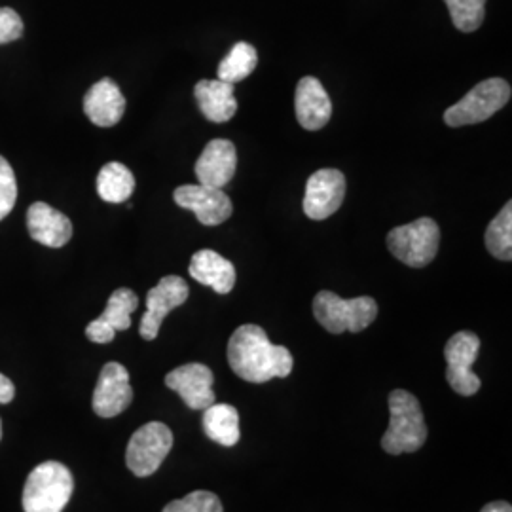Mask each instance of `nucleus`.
<instances>
[{"label": "nucleus", "instance_id": "nucleus-1", "mask_svg": "<svg viewBox=\"0 0 512 512\" xmlns=\"http://www.w3.org/2000/svg\"><path fill=\"white\" fill-rule=\"evenodd\" d=\"M228 365L249 384H266L293 372V353L275 346L258 325H241L228 342Z\"/></svg>", "mask_w": 512, "mask_h": 512}, {"label": "nucleus", "instance_id": "nucleus-2", "mask_svg": "<svg viewBox=\"0 0 512 512\" xmlns=\"http://www.w3.org/2000/svg\"><path fill=\"white\" fill-rule=\"evenodd\" d=\"M427 440V425L420 401L404 391L395 389L389 395V427L382 437V448L391 456L418 452Z\"/></svg>", "mask_w": 512, "mask_h": 512}, {"label": "nucleus", "instance_id": "nucleus-3", "mask_svg": "<svg viewBox=\"0 0 512 512\" xmlns=\"http://www.w3.org/2000/svg\"><path fill=\"white\" fill-rule=\"evenodd\" d=\"M74 478L69 467L59 461H46L27 476L23 488V511L61 512L73 497Z\"/></svg>", "mask_w": 512, "mask_h": 512}, {"label": "nucleus", "instance_id": "nucleus-4", "mask_svg": "<svg viewBox=\"0 0 512 512\" xmlns=\"http://www.w3.org/2000/svg\"><path fill=\"white\" fill-rule=\"evenodd\" d=\"M313 315L330 334H342L346 330L361 332L376 321L378 304L370 296L346 300L330 291H321L313 300Z\"/></svg>", "mask_w": 512, "mask_h": 512}, {"label": "nucleus", "instance_id": "nucleus-5", "mask_svg": "<svg viewBox=\"0 0 512 512\" xmlns=\"http://www.w3.org/2000/svg\"><path fill=\"white\" fill-rule=\"evenodd\" d=\"M439 245V224L429 217L393 228L387 234L391 255L410 268H423L433 262L439 253Z\"/></svg>", "mask_w": 512, "mask_h": 512}, {"label": "nucleus", "instance_id": "nucleus-6", "mask_svg": "<svg viewBox=\"0 0 512 512\" xmlns=\"http://www.w3.org/2000/svg\"><path fill=\"white\" fill-rule=\"evenodd\" d=\"M511 99V86L503 78H490L476 84L471 92L459 99L454 107L444 112V124L450 128H461L480 124L492 118Z\"/></svg>", "mask_w": 512, "mask_h": 512}, {"label": "nucleus", "instance_id": "nucleus-7", "mask_svg": "<svg viewBox=\"0 0 512 512\" xmlns=\"http://www.w3.org/2000/svg\"><path fill=\"white\" fill-rule=\"evenodd\" d=\"M173 448V433L162 421H150L129 439L126 463L139 478L154 475Z\"/></svg>", "mask_w": 512, "mask_h": 512}, {"label": "nucleus", "instance_id": "nucleus-8", "mask_svg": "<svg viewBox=\"0 0 512 512\" xmlns=\"http://www.w3.org/2000/svg\"><path fill=\"white\" fill-rule=\"evenodd\" d=\"M480 349V338L475 332L461 330L454 334L446 348H444V357H446V380L452 385V389L461 395V397H473L480 389V378L473 372V363L478 357Z\"/></svg>", "mask_w": 512, "mask_h": 512}, {"label": "nucleus", "instance_id": "nucleus-9", "mask_svg": "<svg viewBox=\"0 0 512 512\" xmlns=\"http://www.w3.org/2000/svg\"><path fill=\"white\" fill-rule=\"evenodd\" d=\"M346 198V177L338 169H319L306 183L304 213L311 220L332 217Z\"/></svg>", "mask_w": 512, "mask_h": 512}, {"label": "nucleus", "instance_id": "nucleus-10", "mask_svg": "<svg viewBox=\"0 0 512 512\" xmlns=\"http://www.w3.org/2000/svg\"><path fill=\"white\" fill-rule=\"evenodd\" d=\"M190 289L183 277L179 275H165L164 279L150 289L147 294V311L141 319L139 332L145 340H156L160 334V327L164 323L169 311L183 306L188 300Z\"/></svg>", "mask_w": 512, "mask_h": 512}, {"label": "nucleus", "instance_id": "nucleus-11", "mask_svg": "<svg viewBox=\"0 0 512 512\" xmlns=\"http://www.w3.org/2000/svg\"><path fill=\"white\" fill-rule=\"evenodd\" d=\"M173 200L192 211L203 226H219L232 217V200L222 192V188H209L203 184H184L173 194Z\"/></svg>", "mask_w": 512, "mask_h": 512}, {"label": "nucleus", "instance_id": "nucleus-12", "mask_svg": "<svg viewBox=\"0 0 512 512\" xmlns=\"http://www.w3.org/2000/svg\"><path fill=\"white\" fill-rule=\"evenodd\" d=\"M131 401L133 389L129 384L128 368L120 363H107L93 391V412L99 418H116L128 410Z\"/></svg>", "mask_w": 512, "mask_h": 512}, {"label": "nucleus", "instance_id": "nucleus-13", "mask_svg": "<svg viewBox=\"0 0 512 512\" xmlns=\"http://www.w3.org/2000/svg\"><path fill=\"white\" fill-rule=\"evenodd\" d=\"M213 370L202 363H190L171 370L165 376V385L179 393L184 404L192 410H205L215 403Z\"/></svg>", "mask_w": 512, "mask_h": 512}, {"label": "nucleus", "instance_id": "nucleus-14", "mask_svg": "<svg viewBox=\"0 0 512 512\" xmlns=\"http://www.w3.org/2000/svg\"><path fill=\"white\" fill-rule=\"evenodd\" d=\"M139 306V296L131 289H116L110 294L109 304L101 317L86 327V336L93 344H110L120 330L131 327V313Z\"/></svg>", "mask_w": 512, "mask_h": 512}, {"label": "nucleus", "instance_id": "nucleus-15", "mask_svg": "<svg viewBox=\"0 0 512 512\" xmlns=\"http://www.w3.org/2000/svg\"><path fill=\"white\" fill-rule=\"evenodd\" d=\"M294 110L298 124L308 131L323 129L332 116L329 93L315 76H304L294 93Z\"/></svg>", "mask_w": 512, "mask_h": 512}, {"label": "nucleus", "instance_id": "nucleus-16", "mask_svg": "<svg viewBox=\"0 0 512 512\" xmlns=\"http://www.w3.org/2000/svg\"><path fill=\"white\" fill-rule=\"evenodd\" d=\"M238 152L228 139H213L196 162V177L203 186L224 188L236 175Z\"/></svg>", "mask_w": 512, "mask_h": 512}, {"label": "nucleus", "instance_id": "nucleus-17", "mask_svg": "<svg viewBox=\"0 0 512 512\" xmlns=\"http://www.w3.org/2000/svg\"><path fill=\"white\" fill-rule=\"evenodd\" d=\"M27 230L31 238L52 249L67 245L73 238V222L69 217L44 202L33 203L29 207Z\"/></svg>", "mask_w": 512, "mask_h": 512}, {"label": "nucleus", "instance_id": "nucleus-18", "mask_svg": "<svg viewBox=\"0 0 512 512\" xmlns=\"http://www.w3.org/2000/svg\"><path fill=\"white\" fill-rule=\"evenodd\" d=\"M84 112L99 128L116 126L126 112V97L114 80L103 78L84 97Z\"/></svg>", "mask_w": 512, "mask_h": 512}, {"label": "nucleus", "instance_id": "nucleus-19", "mask_svg": "<svg viewBox=\"0 0 512 512\" xmlns=\"http://www.w3.org/2000/svg\"><path fill=\"white\" fill-rule=\"evenodd\" d=\"M188 272L198 283L211 287L215 293H232L236 285L234 264L211 249H202L192 256Z\"/></svg>", "mask_w": 512, "mask_h": 512}, {"label": "nucleus", "instance_id": "nucleus-20", "mask_svg": "<svg viewBox=\"0 0 512 512\" xmlns=\"http://www.w3.org/2000/svg\"><path fill=\"white\" fill-rule=\"evenodd\" d=\"M194 95L203 116L209 122L224 124L238 112V101L234 97V84L222 80H200L194 88Z\"/></svg>", "mask_w": 512, "mask_h": 512}, {"label": "nucleus", "instance_id": "nucleus-21", "mask_svg": "<svg viewBox=\"0 0 512 512\" xmlns=\"http://www.w3.org/2000/svg\"><path fill=\"white\" fill-rule=\"evenodd\" d=\"M202 425L209 439L226 448L236 446L241 437L238 410L230 404L213 403L209 408H205Z\"/></svg>", "mask_w": 512, "mask_h": 512}, {"label": "nucleus", "instance_id": "nucleus-22", "mask_svg": "<svg viewBox=\"0 0 512 512\" xmlns=\"http://www.w3.org/2000/svg\"><path fill=\"white\" fill-rule=\"evenodd\" d=\"M133 190H135V177L129 171V167L120 162L103 165V169L97 175V194L103 202H128Z\"/></svg>", "mask_w": 512, "mask_h": 512}, {"label": "nucleus", "instance_id": "nucleus-23", "mask_svg": "<svg viewBox=\"0 0 512 512\" xmlns=\"http://www.w3.org/2000/svg\"><path fill=\"white\" fill-rule=\"evenodd\" d=\"M258 63V54H256L255 46L249 42H238L230 54L226 55L220 61L219 80L222 82H230L236 84L245 80L249 74H253Z\"/></svg>", "mask_w": 512, "mask_h": 512}, {"label": "nucleus", "instance_id": "nucleus-24", "mask_svg": "<svg viewBox=\"0 0 512 512\" xmlns=\"http://www.w3.org/2000/svg\"><path fill=\"white\" fill-rule=\"evenodd\" d=\"M486 247L490 255L497 260H512V203H505L488 230H486Z\"/></svg>", "mask_w": 512, "mask_h": 512}, {"label": "nucleus", "instance_id": "nucleus-25", "mask_svg": "<svg viewBox=\"0 0 512 512\" xmlns=\"http://www.w3.org/2000/svg\"><path fill=\"white\" fill-rule=\"evenodd\" d=\"M452 21L461 33H475L484 23L486 0H444Z\"/></svg>", "mask_w": 512, "mask_h": 512}, {"label": "nucleus", "instance_id": "nucleus-26", "mask_svg": "<svg viewBox=\"0 0 512 512\" xmlns=\"http://www.w3.org/2000/svg\"><path fill=\"white\" fill-rule=\"evenodd\" d=\"M162 512H222V503L217 495L198 490L171 501Z\"/></svg>", "mask_w": 512, "mask_h": 512}, {"label": "nucleus", "instance_id": "nucleus-27", "mask_svg": "<svg viewBox=\"0 0 512 512\" xmlns=\"http://www.w3.org/2000/svg\"><path fill=\"white\" fill-rule=\"evenodd\" d=\"M18 200V181L12 165L0 156V220L6 219Z\"/></svg>", "mask_w": 512, "mask_h": 512}, {"label": "nucleus", "instance_id": "nucleus-28", "mask_svg": "<svg viewBox=\"0 0 512 512\" xmlns=\"http://www.w3.org/2000/svg\"><path fill=\"white\" fill-rule=\"evenodd\" d=\"M23 35V21L12 8H0V44L14 42Z\"/></svg>", "mask_w": 512, "mask_h": 512}, {"label": "nucleus", "instance_id": "nucleus-29", "mask_svg": "<svg viewBox=\"0 0 512 512\" xmlns=\"http://www.w3.org/2000/svg\"><path fill=\"white\" fill-rule=\"evenodd\" d=\"M16 397V385L12 384L10 378L0 374V404H8Z\"/></svg>", "mask_w": 512, "mask_h": 512}, {"label": "nucleus", "instance_id": "nucleus-30", "mask_svg": "<svg viewBox=\"0 0 512 512\" xmlns=\"http://www.w3.org/2000/svg\"><path fill=\"white\" fill-rule=\"evenodd\" d=\"M480 512H512L511 503H505V501H494V503H488L484 509Z\"/></svg>", "mask_w": 512, "mask_h": 512}, {"label": "nucleus", "instance_id": "nucleus-31", "mask_svg": "<svg viewBox=\"0 0 512 512\" xmlns=\"http://www.w3.org/2000/svg\"><path fill=\"white\" fill-rule=\"evenodd\" d=\"M0 439H2V421H0Z\"/></svg>", "mask_w": 512, "mask_h": 512}]
</instances>
